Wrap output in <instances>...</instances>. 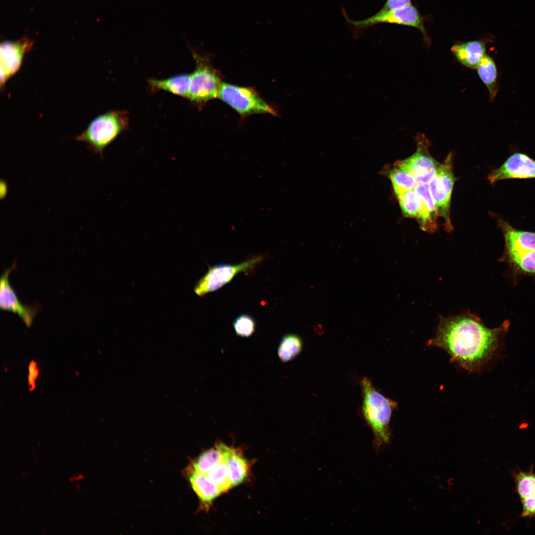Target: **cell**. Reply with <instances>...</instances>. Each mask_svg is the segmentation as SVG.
<instances>
[{"instance_id": "6", "label": "cell", "mask_w": 535, "mask_h": 535, "mask_svg": "<svg viewBox=\"0 0 535 535\" xmlns=\"http://www.w3.org/2000/svg\"><path fill=\"white\" fill-rule=\"evenodd\" d=\"M456 181L453 172L452 154L450 153L442 163H440L435 175L428 184L437 214L444 220L445 228L452 230L450 219V202Z\"/></svg>"}, {"instance_id": "23", "label": "cell", "mask_w": 535, "mask_h": 535, "mask_svg": "<svg viewBox=\"0 0 535 535\" xmlns=\"http://www.w3.org/2000/svg\"><path fill=\"white\" fill-rule=\"evenodd\" d=\"M516 491L521 501L527 498L535 496V474L533 467L528 472L520 470L513 472Z\"/></svg>"}, {"instance_id": "16", "label": "cell", "mask_w": 535, "mask_h": 535, "mask_svg": "<svg viewBox=\"0 0 535 535\" xmlns=\"http://www.w3.org/2000/svg\"><path fill=\"white\" fill-rule=\"evenodd\" d=\"M451 51L460 63L472 69H477L486 55L484 44L477 40L454 44Z\"/></svg>"}, {"instance_id": "11", "label": "cell", "mask_w": 535, "mask_h": 535, "mask_svg": "<svg viewBox=\"0 0 535 535\" xmlns=\"http://www.w3.org/2000/svg\"><path fill=\"white\" fill-rule=\"evenodd\" d=\"M487 178L491 184L507 179L535 178V160L525 154L515 153L491 171Z\"/></svg>"}, {"instance_id": "9", "label": "cell", "mask_w": 535, "mask_h": 535, "mask_svg": "<svg viewBox=\"0 0 535 535\" xmlns=\"http://www.w3.org/2000/svg\"><path fill=\"white\" fill-rule=\"evenodd\" d=\"M33 41L26 37L16 41H3L0 46V89L19 70L24 55L32 48Z\"/></svg>"}, {"instance_id": "12", "label": "cell", "mask_w": 535, "mask_h": 535, "mask_svg": "<svg viewBox=\"0 0 535 535\" xmlns=\"http://www.w3.org/2000/svg\"><path fill=\"white\" fill-rule=\"evenodd\" d=\"M14 263L12 267L6 269L2 273L0 280V307L1 310L17 314L22 320L26 326L30 327L37 313L36 306L24 305L20 303L8 281V276L15 268Z\"/></svg>"}, {"instance_id": "22", "label": "cell", "mask_w": 535, "mask_h": 535, "mask_svg": "<svg viewBox=\"0 0 535 535\" xmlns=\"http://www.w3.org/2000/svg\"><path fill=\"white\" fill-rule=\"evenodd\" d=\"M303 341L301 338L295 334L284 335L279 342L277 349L279 359L282 362H287L297 357L301 352Z\"/></svg>"}, {"instance_id": "26", "label": "cell", "mask_w": 535, "mask_h": 535, "mask_svg": "<svg viewBox=\"0 0 535 535\" xmlns=\"http://www.w3.org/2000/svg\"><path fill=\"white\" fill-rule=\"evenodd\" d=\"M522 512L520 517L532 518L535 517V496L522 500Z\"/></svg>"}, {"instance_id": "15", "label": "cell", "mask_w": 535, "mask_h": 535, "mask_svg": "<svg viewBox=\"0 0 535 535\" xmlns=\"http://www.w3.org/2000/svg\"><path fill=\"white\" fill-rule=\"evenodd\" d=\"M221 445L233 487L243 482L248 476L250 463L239 449L227 446L222 443Z\"/></svg>"}, {"instance_id": "5", "label": "cell", "mask_w": 535, "mask_h": 535, "mask_svg": "<svg viewBox=\"0 0 535 535\" xmlns=\"http://www.w3.org/2000/svg\"><path fill=\"white\" fill-rule=\"evenodd\" d=\"M218 98L242 116L256 113L276 115L274 108L252 88L221 83Z\"/></svg>"}, {"instance_id": "13", "label": "cell", "mask_w": 535, "mask_h": 535, "mask_svg": "<svg viewBox=\"0 0 535 535\" xmlns=\"http://www.w3.org/2000/svg\"><path fill=\"white\" fill-rule=\"evenodd\" d=\"M498 223L504 238V258L528 255L535 251V232L515 229L500 218Z\"/></svg>"}, {"instance_id": "18", "label": "cell", "mask_w": 535, "mask_h": 535, "mask_svg": "<svg viewBox=\"0 0 535 535\" xmlns=\"http://www.w3.org/2000/svg\"><path fill=\"white\" fill-rule=\"evenodd\" d=\"M191 74L181 73L163 79L150 78L147 80L153 91L162 90L184 98H188Z\"/></svg>"}, {"instance_id": "2", "label": "cell", "mask_w": 535, "mask_h": 535, "mask_svg": "<svg viewBox=\"0 0 535 535\" xmlns=\"http://www.w3.org/2000/svg\"><path fill=\"white\" fill-rule=\"evenodd\" d=\"M362 392V414L373 435L376 450L389 443L391 432L389 423L396 403L383 395L367 377L361 381Z\"/></svg>"}, {"instance_id": "21", "label": "cell", "mask_w": 535, "mask_h": 535, "mask_svg": "<svg viewBox=\"0 0 535 535\" xmlns=\"http://www.w3.org/2000/svg\"><path fill=\"white\" fill-rule=\"evenodd\" d=\"M477 70L479 77L488 90L490 100H493L498 90L497 70L494 61L490 56L485 55Z\"/></svg>"}, {"instance_id": "7", "label": "cell", "mask_w": 535, "mask_h": 535, "mask_svg": "<svg viewBox=\"0 0 535 535\" xmlns=\"http://www.w3.org/2000/svg\"><path fill=\"white\" fill-rule=\"evenodd\" d=\"M264 259L257 256L238 264H221L210 267L207 273L199 280L194 292L199 296L215 291L229 282L241 272L252 269Z\"/></svg>"}, {"instance_id": "8", "label": "cell", "mask_w": 535, "mask_h": 535, "mask_svg": "<svg viewBox=\"0 0 535 535\" xmlns=\"http://www.w3.org/2000/svg\"><path fill=\"white\" fill-rule=\"evenodd\" d=\"M415 140L417 145L415 152L401 161L418 183L428 184L435 175L440 163L430 155L429 142L425 134H417Z\"/></svg>"}, {"instance_id": "14", "label": "cell", "mask_w": 535, "mask_h": 535, "mask_svg": "<svg viewBox=\"0 0 535 535\" xmlns=\"http://www.w3.org/2000/svg\"><path fill=\"white\" fill-rule=\"evenodd\" d=\"M403 215L417 219L421 228L428 232H433L437 228V220L428 213L420 197L414 189L406 191L397 197Z\"/></svg>"}, {"instance_id": "24", "label": "cell", "mask_w": 535, "mask_h": 535, "mask_svg": "<svg viewBox=\"0 0 535 535\" xmlns=\"http://www.w3.org/2000/svg\"><path fill=\"white\" fill-rule=\"evenodd\" d=\"M207 475L219 488L222 493L227 491L233 487L229 470L224 459L215 466Z\"/></svg>"}, {"instance_id": "3", "label": "cell", "mask_w": 535, "mask_h": 535, "mask_svg": "<svg viewBox=\"0 0 535 535\" xmlns=\"http://www.w3.org/2000/svg\"><path fill=\"white\" fill-rule=\"evenodd\" d=\"M187 47L195 62L187 99L202 107L208 101L218 97L222 82L218 71L212 65L211 55L191 45H187Z\"/></svg>"}, {"instance_id": "28", "label": "cell", "mask_w": 535, "mask_h": 535, "mask_svg": "<svg viewBox=\"0 0 535 535\" xmlns=\"http://www.w3.org/2000/svg\"><path fill=\"white\" fill-rule=\"evenodd\" d=\"M28 387L29 390L32 391L36 387L35 381L39 375V370L37 368V363L35 361H31L28 367Z\"/></svg>"}, {"instance_id": "19", "label": "cell", "mask_w": 535, "mask_h": 535, "mask_svg": "<svg viewBox=\"0 0 535 535\" xmlns=\"http://www.w3.org/2000/svg\"><path fill=\"white\" fill-rule=\"evenodd\" d=\"M396 197L403 193L414 189L418 182L401 160L395 162L387 173Z\"/></svg>"}, {"instance_id": "27", "label": "cell", "mask_w": 535, "mask_h": 535, "mask_svg": "<svg viewBox=\"0 0 535 535\" xmlns=\"http://www.w3.org/2000/svg\"><path fill=\"white\" fill-rule=\"evenodd\" d=\"M411 4V0H387L377 14H382L403 7Z\"/></svg>"}, {"instance_id": "17", "label": "cell", "mask_w": 535, "mask_h": 535, "mask_svg": "<svg viewBox=\"0 0 535 535\" xmlns=\"http://www.w3.org/2000/svg\"><path fill=\"white\" fill-rule=\"evenodd\" d=\"M191 486L200 499L202 507H210L218 495L222 493L219 488L207 475L194 472H187Z\"/></svg>"}, {"instance_id": "4", "label": "cell", "mask_w": 535, "mask_h": 535, "mask_svg": "<svg viewBox=\"0 0 535 535\" xmlns=\"http://www.w3.org/2000/svg\"><path fill=\"white\" fill-rule=\"evenodd\" d=\"M128 127L127 111L110 110L94 119L75 139L85 143L89 149L102 157L105 148Z\"/></svg>"}, {"instance_id": "20", "label": "cell", "mask_w": 535, "mask_h": 535, "mask_svg": "<svg viewBox=\"0 0 535 535\" xmlns=\"http://www.w3.org/2000/svg\"><path fill=\"white\" fill-rule=\"evenodd\" d=\"M224 460L221 443L201 453L187 469V472H194L207 475L215 466Z\"/></svg>"}, {"instance_id": "25", "label": "cell", "mask_w": 535, "mask_h": 535, "mask_svg": "<svg viewBox=\"0 0 535 535\" xmlns=\"http://www.w3.org/2000/svg\"><path fill=\"white\" fill-rule=\"evenodd\" d=\"M233 326L236 334L243 337L251 336L256 330V322L252 317L247 314H242L237 317L233 321Z\"/></svg>"}, {"instance_id": "1", "label": "cell", "mask_w": 535, "mask_h": 535, "mask_svg": "<svg viewBox=\"0 0 535 535\" xmlns=\"http://www.w3.org/2000/svg\"><path fill=\"white\" fill-rule=\"evenodd\" d=\"M509 325L506 321L498 327L489 328L472 316L441 317L436 335L429 342L444 349L464 369L474 371L492 357Z\"/></svg>"}, {"instance_id": "10", "label": "cell", "mask_w": 535, "mask_h": 535, "mask_svg": "<svg viewBox=\"0 0 535 535\" xmlns=\"http://www.w3.org/2000/svg\"><path fill=\"white\" fill-rule=\"evenodd\" d=\"M354 26L364 28L379 23L397 24L414 27L419 29L426 37L423 19L417 9L410 4L403 7L382 14H377L361 20L347 19Z\"/></svg>"}]
</instances>
